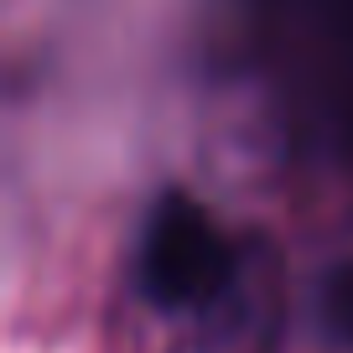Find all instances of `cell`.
<instances>
[{
  "mask_svg": "<svg viewBox=\"0 0 353 353\" xmlns=\"http://www.w3.org/2000/svg\"><path fill=\"white\" fill-rule=\"evenodd\" d=\"M234 270V250L219 223L182 192L156 203L141 239V286L156 307H198L219 296Z\"/></svg>",
  "mask_w": 353,
  "mask_h": 353,
  "instance_id": "cell-1",
  "label": "cell"
},
{
  "mask_svg": "<svg viewBox=\"0 0 353 353\" xmlns=\"http://www.w3.org/2000/svg\"><path fill=\"white\" fill-rule=\"evenodd\" d=\"M286 63L332 130L353 135V0H281Z\"/></svg>",
  "mask_w": 353,
  "mask_h": 353,
  "instance_id": "cell-2",
  "label": "cell"
},
{
  "mask_svg": "<svg viewBox=\"0 0 353 353\" xmlns=\"http://www.w3.org/2000/svg\"><path fill=\"white\" fill-rule=\"evenodd\" d=\"M322 322H327L338 338L353 343V260L338 265V270L322 281Z\"/></svg>",
  "mask_w": 353,
  "mask_h": 353,
  "instance_id": "cell-3",
  "label": "cell"
}]
</instances>
